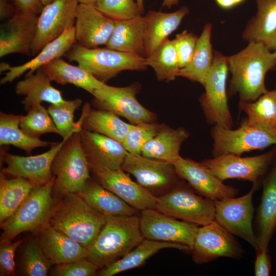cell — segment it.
Masks as SVG:
<instances>
[{"instance_id": "cell-12", "label": "cell", "mask_w": 276, "mask_h": 276, "mask_svg": "<svg viewBox=\"0 0 276 276\" xmlns=\"http://www.w3.org/2000/svg\"><path fill=\"white\" fill-rule=\"evenodd\" d=\"M276 158V146L258 155L241 157L224 154L201 162L222 181L229 179L259 182Z\"/></svg>"}, {"instance_id": "cell-20", "label": "cell", "mask_w": 276, "mask_h": 276, "mask_svg": "<svg viewBox=\"0 0 276 276\" xmlns=\"http://www.w3.org/2000/svg\"><path fill=\"white\" fill-rule=\"evenodd\" d=\"M39 15L18 11L0 26V57L18 53L31 56Z\"/></svg>"}, {"instance_id": "cell-10", "label": "cell", "mask_w": 276, "mask_h": 276, "mask_svg": "<svg viewBox=\"0 0 276 276\" xmlns=\"http://www.w3.org/2000/svg\"><path fill=\"white\" fill-rule=\"evenodd\" d=\"M259 184L253 183L249 191L241 197L214 201L215 220L232 235L247 242L256 251L260 249V243L252 227V198Z\"/></svg>"}, {"instance_id": "cell-55", "label": "cell", "mask_w": 276, "mask_h": 276, "mask_svg": "<svg viewBox=\"0 0 276 276\" xmlns=\"http://www.w3.org/2000/svg\"><path fill=\"white\" fill-rule=\"evenodd\" d=\"M136 2L139 7L141 12L143 14L144 12V0H136Z\"/></svg>"}, {"instance_id": "cell-23", "label": "cell", "mask_w": 276, "mask_h": 276, "mask_svg": "<svg viewBox=\"0 0 276 276\" xmlns=\"http://www.w3.org/2000/svg\"><path fill=\"white\" fill-rule=\"evenodd\" d=\"M263 191L256 215L260 248H268L276 231V158L262 178Z\"/></svg>"}, {"instance_id": "cell-37", "label": "cell", "mask_w": 276, "mask_h": 276, "mask_svg": "<svg viewBox=\"0 0 276 276\" xmlns=\"http://www.w3.org/2000/svg\"><path fill=\"white\" fill-rule=\"evenodd\" d=\"M21 115L0 113V145H13L31 153L36 148L51 146L54 142L42 141L26 134L19 127Z\"/></svg>"}, {"instance_id": "cell-17", "label": "cell", "mask_w": 276, "mask_h": 276, "mask_svg": "<svg viewBox=\"0 0 276 276\" xmlns=\"http://www.w3.org/2000/svg\"><path fill=\"white\" fill-rule=\"evenodd\" d=\"M79 133L91 172L121 169L128 153L122 143L83 127Z\"/></svg>"}, {"instance_id": "cell-29", "label": "cell", "mask_w": 276, "mask_h": 276, "mask_svg": "<svg viewBox=\"0 0 276 276\" xmlns=\"http://www.w3.org/2000/svg\"><path fill=\"white\" fill-rule=\"evenodd\" d=\"M105 47L145 58L144 16L115 21L113 31Z\"/></svg>"}, {"instance_id": "cell-21", "label": "cell", "mask_w": 276, "mask_h": 276, "mask_svg": "<svg viewBox=\"0 0 276 276\" xmlns=\"http://www.w3.org/2000/svg\"><path fill=\"white\" fill-rule=\"evenodd\" d=\"M75 23L76 43L92 49L106 45L113 31L115 21L99 11L95 5L79 4Z\"/></svg>"}, {"instance_id": "cell-27", "label": "cell", "mask_w": 276, "mask_h": 276, "mask_svg": "<svg viewBox=\"0 0 276 276\" xmlns=\"http://www.w3.org/2000/svg\"><path fill=\"white\" fill-rule=\"evenodd\" d=\"M51 82L41 67L17 83L15 91L17 95L25 96L21 104L26 111L43 102L56 104L65 101L62 92L53 86Z\"/></svg>"}, {"instance_id": "cell-18", "label": "cell", "mask_w": 276, "mask_h": 276, "mask_svg": "<svg viewBox=\"0 0 276 276\" xmlns=\"http://www.w3.org/2000/svg\"><path fill=\"white\" fill-rule=\"evenodd\" d=\"M64 142V140L54 143L48 151L36 155L24 156L3 152L2 160L7 167L1 172L5 175L25 178L34 186L44 185L54 177L52 164Z\"/></svg>"}, {"instance_id": "cell-9", "label": "cell", "mask_w": 276, "mask_h": 276, "mask_svg": "<svg viewBox=\"0 0 276 276\" xmlns=\"http://www.w3.org/2000/svg\"><path fill=\"white\" fill-rule=\"evenodd\" d=\"M212 154L216 157L224 154L241 155L255 150H263L276 145V128L250 125L244 121L236 129H224L213 125Z\"/></svg>"}, {"instance_id": "cell-46", "label": "cell", "mask_w": 276, "mask_h": 276, "mask_svg": "<svg viewBox=\"0 0 276 276\" xmlns=\"http://www.w3.org/2000/svg\"><path fill=\"white\" fill-rule=\"evenodd\" d=\"M198 37L185 30L177 34L172 40L176 50L180 68L186 66L194 54Z\"/></svg>"}, {"instance_id": "cell-34", "label": "cell", "mask_w": 276, "mask_h": 276, "mask_svg": "<svg viewBox=\"0 0 276 276\" xmlns=\"http://www.w3.org/2000/svg\"><path fill=\"white\" fill-rule=\"evenodd\" d=\"M42 67L52 81L62 85L73 84L92 95L95 90L101 88L105 83L85 69L78 65H72L61 57L54 59Z\"/></svg>"}, {"instance_id": "cell-45", "label": "cell", "mask_w": 276, "mask_h": 276, "mask_svg": "<svg viewBox=\"0 0 276 276\" xmlns=\"http://www.w3.org/2000/svg\"><path fill=\"white\" fill-rule=\"evenodd\" d=\"M99 268L87 258L57 264L50 271L53 276H95Z\"/></svg>"}, {"instance_id": "cell-7", "label": "cell", "mask_w": 276, "mask_h": 276, "mask_svg": "<svg viewBox=\"0 0 276 276\" xmlns=\"http://www.w3.org/2000/svg\"><path fill=\"white\" fill-rule=\"evenodd\" d=\"M156 209L176 219L197 225H204L215 220L214 201L198 195L185 180L158 198Z\"/></svg>"}, {"instance_id": "cell-15", "label": "cell", "mask_w": 276, "mask_h": 276, "mask_svg": "<svg viewBox=\"0 0 276 276\" xmlns=\"http://www.w3.org/2000/svg\"><path fill=\"white\" fill-rule=\"evenodd\" d=\"M140 229L145 239L180 244L191 251L197 225L167 215L156 209L141 212Z\"/></svg>"}, {"instance_id": "cell-58", "label": "cell", "mask_w": 276, "mask_h": 276, "mask_svg": "<svg viewBox=\"0 0 276 276\" xmlns=\"http://www.w3.org/2000/svg\"><path fill=\"white\" fill-rule=\"evenodd\" d=\"M273 52H274V54H275V55L276 56V49L274 51H273Z\"/></svg>"}, {"instance_id": "cell-47", "label": "cell", "mask_w": 276, "mask_h": 276, "mask_svg": "<svg viewBox=\"0 0 276 276\" xmlns=\"http://www.w3.org/2000/svg\"><path fill=\"white\" fill-rule=\"evenodd\" d=\"M1 241L0 275H15V252L17 247L23 243V240L16 242Z\"/></svg>"}, {"instance_id": "cell-52", "label": "cell", "mask_w": 276, "mask_h": 276, "mask_svg": "<svg viewBox=\"0 0 276 276\" xmlns=\"http://www.w3.org/2000/svg\"><path fill=\"white\" fill-rule=\"evenodd\" d=\"M179 0H163L162 7L171 8L173 6L177 5Z\"/></svg>"}, {"instance_id": "cell-43", "label": "cell", "mask_w": 276, "mask_h": 276, "mask_svg": "<svg viewBox=\"0 0 276 276\" xmlns=\"http://www.w3.org/2000/svg\"><path fill=\"white\" fill-rule=\"evenodd\" d=\"M95 6L114 21L130 19L142 15L134 0H98Z\"/></svg>"}, {"instance_id": "cell-41", "label": "cell", "mask_w": 276, "mask_h": 276, "mask_svg": "<svg viewBox=\"0 0 276 276\" xmlns=\"http://www.w3.org/2000/svg\"><path fill=\"white\" fill-rule=\"evenodd\" d=\"M53 264L48 259L38 240L31 239L22 247L20 272L26 276H45Z\"/></svg>"}, {"instance_id": "cell-36", "label": "cell", "mask_w": 276, "mask_h": 276, "mask_svg": "<svg viewBox=\"0 0 276 276\" xmlns=\"http://www.w3.org/2000/svg\"><path fill=\"white\" fill-rule=\"evenodd\" d=\"M35 186L19 176L7 178L0 174V223L11 216L27 198Z\"/></svg>"}, {"instance_id": "cell-42", "label": "cell", "mask_w": 276, "mask_h": 276, "mask_svg": "<svg viewBox=\"0 0 276 276\" xmlns=\"http://www.w3.org/2000/svg\"><path fill=\"white\" fill-rule=\"evenodd\" d=\"M26 116L21 115L19 127L27 135L35 139L48 133L59 134L48 109L41 104L32 107Z\"/></svg>"}, {"instance_id": "cell-13", "label": "cell", "mask_w": 276, "mask_h": 276, "mask_svg": "<svg viewBox=\"0 0 276 276\" xmlns=\"http://www.w3.org/2000/svg\"><path fill=\"white\" fill-rule=\"evenodd\" d=\"M137 182L158 198L173 189L181 180L173 164L128 152L121 167Z\"/></svg>"}, {"instance_id": "cell-25", "label": "cell", "mask_w": 276, "mask_h": 276, "mask_svg": "<svg viewBox=\"0 0 276 276\" xmlns=\"http://www.w3.org/2000/svg\"><path fill=\"white\" fill-rule=\"evenodd\" d=\"M38 240L45 256L53 264L67 263L87 258L86 248L50 225L39 233Z\"/></svg>"}, {"instance_id": "cell-49", "label": "cell", "mask_w": 276, "mask_h": 276, "mask_svg": "<svg viewBox=\"0 0 276 276\" xmlns=\"http://www.w3.org/2000/svg\"><path fill=\"white\" fill-rule=\"evenodd\" d=\"M18 11L39 15L44 6L40 0H16Z\"/></svg>"}, {"instance_id": "cell-2", "label": "cell", "mask_w": 276, "mask_h": 276, "mask_svg": "<svg viewBox=\"0 0 276 276\" xmlns=\"http://www.w3.org/2000/svg\"><path fill=\"white\" fill-rule=\"evenodd\" d=\"M144 239L140 216H106L104 226L87 249V258L102 269L124 257Z\"/></svg>"}, {"instance_id": "cell-30", "label": "cell", "mask_w": 276, "mask_h": 276, "mask_svg": "<svg viewBox=\"0 0 276 276\" xmlns=\"http://www.w3.org/2000/svg\"><path fill=\"white\" fill-rule=\"evenodd\" d=\"M78 194L90 206L105 216H140L141 212L128 204L91 178L86 181Z\"/></svg>"}, {"instance_id": "cell-54", "label": "cell", "mask_w": 276, "mask_h": 276, "mask_svg": "<svg viewBox=\"0 0 276 276\" xmlns=\"http://www.w3.org/2000/svg\"><path fill=\"white\" fill-rule=\"evenodd\" d=\"M10 65L8 63L2 62L0 66V71L1 72H4L5 71H8V67Z\"/></svg>"}, {"instance_id": "cell-3", "label": "cell", "mask_w": 276, "mask_h": 276, "mask_svg": "<svg viewBox=\"0 0 276 276\" xmlns=\"http://www.w3.org/2000/svg\"><path fill=\"white\" fill-rule=\"evenodd\" d=\"M106 216L90 206L76 193L67 194L55 204L49 225L87 249L100 233Z\"/></svg>"}, {"instance_id": "cell-57", "label": "cell", "mask_w": 276, "mask_h": 276, "mask_svg": "<svg viewBox=\"0 0 276 276\" xmlns=\"http://www.w3.org/2000/svg\"><path fill=\"white\" fill-rule=\"evenodd\" d=\"M245 0H231L234 7L240 4L241 3L243 2Z\"/></svg>"}, {"instance_id": "cell-48", "label": "cell", "mask_w": 276, "mask_h": 276, "mask_svg": "<svg viewBox=\"0 0 276 276\" xmlns=\"http://www.w3.org/2000/svg\"><path fill=\"white\" fill-rule=\"evenodd\" d=\"M256 258L254 263L256 276H268L271 271V257L268 248H260L256 251Z\"/></svg>"}, {"instance_id": "cell-53", "label": "cell", "mask_w": 276, "mask_h": 276, "mask_svg": "<svg viewBox=\"0 0 276 276\" xmlns=\"http://www.w3.org/2000/svg\"><path fill=\"white\" fill-rule=\"evenodd\" d=\"M98 0H78L79 4L95 5Z\"/></svg>"}, {"instance_id": "cell-19", "label": "cell", "mask_w": 276, "mask_h": 276, "mask_svg": "<svg viewBox=\"0 0 276 276\" xmlns=\"http://www.w3.org/2000/svg\"><path fill=\"white\" fill-rule=\"evenodd\" d=\"M173 165L180 178L203 197L215 201L238 194V189L225 185L201 162L181 156Z\"/></svg>"}, {"instance_id": "cell-56", "label": "cell", "mask_w": 276, "mask_h": 276, "mask_svg": "<svg viewBox=\"0 0 276 276\" xmlns=\"http://www.w3.org/2000/svg\"><path fill=\"white\" fill-rule=\"evenodd\" d=\"M41 2L42 3L43 6H45L52 2H53L55 0H40Z\"/></svg>"}, {"instance_id": "cell-39", "label": "cell", "mask_w": 276, "mask_h": 276, "mask_svg": "<svg viewBox=\"0 0 276 276\" xmlns=\"http://www.w3.org/2000/svg\"><path fill=\"white\" fill-rule=\"evenodd\" d=\"M239 105L247 116L244 121L247 124L276 128V88L254 101L239 102Z\"/></svg>"}, {"instance_id": "cell-59", "label": "cell", "mask_w": 276, "mask_h": 276, "mask_svg": "<svg viewBox=\"0 0 276 276\" xmlns=\"http://www.w3.org/2000/svg\"><path fill=\"white\" fill-rule=\"evenodd\" d=\"M275 88H276V86H275Z\"/></svg>"}, {"instance_id": "cell-50", "label": "cell", "mask_w": 276, "mask_h": 276, "mask_svg": "<svg viewBox=\"0 0 276 276\" xmlns=\"http://www.w3.org/2000/svg\"><path fill=\"white\" fill-rule=\"evenodd\" d=\"M14 0H0V19L6 21L13 17L18 12Z\"/></svg>"}, {"instance_id": "cell-8", "label": "cell", "mask_w": 276, "mask_h": 276, "mask_svg": "<svg viewBox=\"0 0 276 276\" xmlns=\"http://www.w3.org/2000/svg\"><path fill=\"white\" fill-rule=\"evenodd\" d=\"M227 56L214 51L211 70L199 98L206 121L224 129H232L233 119L229 108L226 90L228 72Z\"/></svg>"}, {"instance_id": "cell-32", "label": "cell", "mask_w": 276, "mask_h": 276, "mask_svg": "<svg viewBox=\"0 0 276 276\" xmlns=\"http://www.w3.org/2000/svg\"><path fill=\"white\" fill-rule=\"evenodd\" d=\"M165 248H176L189 251L186 246L174 243L144 239L137 246L124 257L103 268L98 272L100 276H113L125 271L142 265L146 261L159 250Z\"/></svg>"}, {"instance_id": "cell-38", "label": "cell", "mask_w": 276, "mask_h": 276, "mask_svg": "<svg viewBox=\"0 0 276 276\" xmlns=\"http://www.w3.org/2000/svg\"><path fill=\"white\" fill-rule=\"evenodd\" d=\"M145 58L148 66L154 71L158 80L169 82L178 77L180 67L172 40L167 38Z\"/></svg>"}, {"instance_id": "cell-33", "label": "cell", "mask_w": 276, "mask_h": 276, "mask_svg": "<svg viewBox=\"0 0 276 276\" xmlns=\"http://www.w3.org/2000/svg\"><path fill=\"white\" fill-rule=\"evenodd\" d=\"M82 127L123 143L134 124L122 120L119 116L107 110L92 109L89 103L83 106L79 121Z\"/></svg>"}, {"instance_id": "cell-44", "label": "cell", "mask_w": 276, "mask_h": 276, "mask_svg": "<svg viewBox=\"0 0 276 276\" xmlns=\"http://www.w3.org/2000/svg\"><path fill=\"white\" fill-rule=\"evenodd\" d=\"M163 124L156 123L134 125L127 134L122 144L128 152L141 155L144 145L159 132Z\"/></svg>"}, {"instance_id": "cell-5", "label": "cell", "mask_w": 276, "mask_h": 276, "mask_svg": "<svg viewBox=\"0 0 276 276\" xmlns=\"http://www.w3.org/2000/svg\"><path fill=\"white\" fill-rule=\"evenodd\" d=\"M64 56L104 83L123 71H143L148 66L144 57L106 47L88 49L76 43Z\"/></svg>"}, {"instance_id": "cell-35", "label": "cell", "mask_w": 276, "mask_h": 276, "mask_svg": "<svg viewBox=\"0 0 276 276\" xmlns=\"http://www.w3.org/2000/svg\"><path fill=\"white\" fill-rule=\"evenodd\" d=\"M212 30L211 24L208 23L204 26L190 62L179 70L178 76L198 82L203 86L214 61V52L211 41Z\"/></svg>"}, {"instance_id": "cell-14", "label": "cell", "mask_w": 276, "mask_h": 276, "mask_svg": "<svg viewBox=\"0 0 276 276\" xmlns=\"http://www.w3.org/2000/svg\"><path fill=\"white\" fill-rule=\"evenodd\" d=\"M193 261L197 264L221 257L242 258L244 251L234 237L215 220L199 227L191 249Z\"/></svg>"}, {"instance_id": "cell-28", "label": "cell", "mask_w": 276, "mask_h": 276, "mask_svg": "<svg viewBox=\"0 0 276 276\" xmlns=\"http://www.w3.org/2000/svg\"><path fill=\"white\" fill-rule=\"evenodd\" d=\"M189 13L186 6L170 13L148 11L144 16L145 58L178 28Z\"/></svg>"}, {"instance_id": "cell-51", "label": "cell", "mask_w": 276, "mask_h": 276, "mask_svg": "<svg viewBox=\"0 0 276 276\" xmlns=\"http://www.w3.org/2000/svg\"><path fill=\"white\" fill-rule=\"evenodd\" d=\"M217 4L224 9H229L234 7L231 0H215Z\"/></svg>"}, {"instance_id": "cell-11", "label": "cell", "mask_w": 276, "mask_h": 276, "mask_svg": "<svg viewBox=\"0 0 276 276\" xmlns=\"http://www.w3.org/2000/svg\"><path fill=\"white\" fill-rule=\"evenodd\" d=\"M140 88L137 82L125 87L112 86L105 83L94 91L92 104L98 109L123 117L134 125L155 123L156 115L144 107L136 98Z\"/></svg>"}, {"instance_id": "cell-4", "label": "cell", "mask_w": 276, "mask_h": 276, "mask_svg": "<svg viewBox=\"0 0 276 276\" xmlns=\"http://www.w3.org/2000/svg\"><path fill=\"white\" fill-rule=\"evenodd\" d=\"M55 177L47 184L35 186L16 212L1 223V241H12L24 232L40 233L49 225L55 204L53 197Z\"/></svg>"}, {"instance_id": "cell-40", "label": "cell", "mask_w": 276, "mask_h": 276, "mask_svg": "<svg viewBox=\"0 0 276 276\" xmlns=\"http://www.w3.org/2000/svg\"><path fill=\"white\" fill-rule=\"evenodd\" d=\"M80 99L65 100L59 104H51L47 108L63 140H67L74 133L82 128L80 121H74V112L82 104Z\"/></svg>"}, {"instance_id": "cell-31", "label": "cell", "mask_w": 276, "mask_h": 276, "mask_svg": "<svg viewBox=\"0 0 276 276\" xmlns=\"http://www.w3.org/2000/svg\"><path fill=\"white\" fill-rule=\"evenodd\" d=\"M189 136L183 127L173 129L163 125L156 135L144 145L141 155L174 164L181 157L180 147Z\"/></svg>"}, {"instance_id": "cell-24", "label": "cell", "mask_w": 276, "mask_h": 276, "mask_svg": "<svg viewBox=\"0 0 276 276\" xmlns=\"http://www.w3.org/2000/svg\"><path fill=\"white\" fill-rule=\"evenodd\" d=\"M76 43L74 25L59 37L46 44L31 60L18 66L10 65L5 76L0 80L1 84L13 82L27 71L26 75L35 73L39 68L64 56Z\"/></svg>"}, {"instance_id": "cell-22", "label": "cell", "mask_w": 276, "mask_h": 276, "mask_svg": "<svg viewBox=\"0 0 276 276\" xmlns=\"http://www.w3.org/2000/svg\"><path fill=\"white\" fill-rule=\"evenodd\" d=\"M96 181L140 212L156 209L158 198L121 169L92 172Z\"/></svg>"}, {"instance_id": "cell-26", "label": "cell", "mask_w": 276, "mask_h": 276, "mask_svg": "<svg viewBox=\"0 0 276 276\" xmlns=\"http://www.w3.org/2000/svg\"><path fill=\"white\" fill-rule=\"evenodd\" d=\"M257 11L247 22L242 38L261 43L270 51L276 49V0H255Z\"/></svg>"}, {"instance_id": "cell-6", "label": "cell", "mask_w": 276, "mask_h": 276, "mask_svg": "<svg viewBox=\"0 0 276 276\" xmlns=\"http://www.w3.org/2000/svg\"><path fill=\"white\" fill-rule=\"evenodd\" d=\"M52 172L55 177L53 193L58 198L67 194L79 193L91 178L79 131L64 140L53 159Z\"/></svg>"}, {"instance_id": "cell-1", "label": "cell", "mask_w": 276, "mask_h": 276, "mask_svg": "<svg viewBox=\"0 0 276 276\" xmlns=\"http://www.w3.org/2000/svg\"><path fill=\"white\" fill-rule=\"evenodd\" d=\"M230 95L238 94L239 102L256 100L268 90L265 84L267 73L276 68V56L264 44L255 42L236 54L227 56Z\"/></svg>"}, {"instance_id": "cell-16", "label": "cell", "mask_w": 276, "mask_h": 276, "mask_svg": "<svg viewBox=\"0 0 276 276\" xmlns=\"http://www.w3.org/2000/svg\"><path fill=\"white\" fill-rule=\"evenodd\" d=\"M79 4L78 0H55L44 7L38 16L31 56H35L46 44L74 26Z\"/></svg>"}]
</instances>
